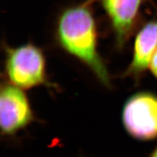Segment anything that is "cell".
<instances>
[{"instance_id": "obj_1", "label": "cell", "mask_w": 157, "mask_h": 157, "mask_svg": "<svg viewBox=\"0 0 157 157\" xmlns=\"http://www.w3.org/2000/svg\"><path fill=\"white\" fill-rule=\"evenodd\" d=\"M58 36L65 50L89 66L104 85H110L108 71L96 49L95 21L87 7L78 6L65 11L59 19Z\"/></svg>"}, {"instance_id": "obj_2", "label": "cell", "mask_w": 157, "mask_h": 157, "mask_svg": "<svg viewBox=\"0 0 157 157\" xmlns=\"http://www.w3.org/2000/svg\"><path fill=\"white\" fill-rule=\"evenodd\" d=\"M6 72L15 87L23 90L37 87L46 82L44 57L31 44L12 49L7 54Z\"/></svg>"}, {"instance_id": "obj_3", "label": "cell", "mask_w": 157, "mask_h": 157, "mask_svg": "<svg viewBox=\"0 0 157 157\" xmlns=\"http://www.w3.org/2000/svg\"><path fill=\"white\" fill-rule=\"evenodd\" d=\"M122 122L128 134L137 140L157 138V95L140 92L131 96L123 107Z\"/></svg>"}, {"instance_id": "obj_4", "label": "cell", "mask_w": 157, "mask_h": 157, "mask_svg": "<svg viewBox=\"0 0 157 157\" xmlns=\"http://www.w3.org/2000/svg\"><path fill=\"white\" fill-rule=\"evenodd\" d=\"M34 117L29 98L23 89L13 84L2 86L0 92V126L2 133L13 135L24 129Z\"/></svg>"}, {"instance_id": "obj_5", "label": "cell", "mask_w": 157, "mask_h": 157, "mask_svg": "<svg viewBox=\"0 0 157 157\" xmlns=\"http://www.w3.org/2000/svg\"><path fill=\"white\" fill-rule=\"evenodd\" d=\"M111 19L118 42L122 44L131 33L143 0H102Z\"/></svg>"}, {"instance_id": "obj_6", "label": "cell", "mask_w": 157, "mask_h": 157, "mask_svg": "<svg viewBox=\"0 0 157 157\" xmlns=\"http://www.w3.org/2000/svg\"><path fill=\"white\" fill-rule=\"evenodd\" d=\"M157 50V21L148 22L141 29L135 39L134 56L127 73L134 76L149 68L151 60Z\"/></svg>"}, {"instance_id": "obj_7", "label": "cell", "mask_w": 157, "mask_h": 157, "mask_svg": "<svg viewBox=\"0 0 157 157\" xmlns=\"http://www.w3.org/2000/svg\"><path fill=\"white\" fill-rule=\"evenodd\" d=\"M149 68L151 71L152 74L157 78V50L155 52L154 56L151 60Z\"/></svg>"}, {"instance_id": "obj_8", "label": "cell", "mask_w": 157, "mask_h": 157, "mask_svg": "<svg viewBox=\"0 0 157 157\" xmlns=\"http://www.w3.org/2000/svg\"><path fill=\"white\" fill-rule=\"evenodd\" d=\"M149 157H157V146L153 150V151L150 154Z\"/></svg>"}]
</instances>
